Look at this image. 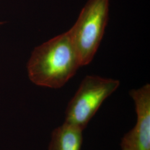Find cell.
<instances>
[{
    "label": "cell",
    "instance_id": "5",
    "mask_svg": "<svg viewBox=\"0 0 150 150\" xmlns=\"http://www.w3.org/2000/svg\"><path fill=\"white\" fill-rule=\"evenodd\" d=\"M82 131L75 125L64 122L52 132L48 150H80Z\"/></svg>",
    "mask_w": 150,
    "mask_h": 150
},
{
    "label": "cell",
    "instance_id": "6",
    "mask_svg": "<svg viewBox=\"0 0 150 150\" xmlns=\"http://www.w3.org/2000/svg\"><path fill=\"white\" fill-rule=\"evenodd\" d=\"M2 23H4L3 22H0V25H1V24H2Z\"/></svg>",
    "mask_w": 150,
    "mask_h": 150
},
{
    "label": "cell",
    "instance_id": "2",
    "mask_svg": "<svg viewBox=\"0 0 150 150\" xmlns=\"http://www.w3.org/2000/svg\"><path fill=\"white\" fill-rule=\"evenodd\" d=\"M109 0H88L67 32L81 66L89 64L100 46L108 20Z\"/></svg>",
    "mask_w": 150,
    "mask_h": 150
},
{
    "label": "cell",
    "instance_id": "3",
    "mask_svg": "<svg viewBox=\"0 0 150 150\" xmlns=\"http://www.w3.org/2000/svg\"><path fill=\"white\" fill-rule=\"evenodd\" d=\"M120 85L117 80L88 75L81 83L65 112V121L83 130L102 103Z\"/></svg>",
    "mask_w": 150,
    "mask_h": 150
},
{
    "label": "cell",
    "instance_id": "1",
    "mask_svg": "<svg viewBox=\"0 0 150 150\" xmlns=\"http://www.w3.org/2000/svg\"><path fill=\"white\" fill-rule=\"evenodd\" d=\"M81 66L68 32H64L34 49L27 64L30 80L38 86L59 88Z\"/></svg>",
    "mask_w": 150,
    "mask_h": 150
},
{
    "label": "cell",
    "instance_id": "4",
    "mask_svg": "<svg viewBox=\"0 0 150 150\" xmlns=\"http://www.w3.org/2000/svg\"><path fill=\"white\" fill-rule=\"evenodd\" d=\"M137 115L133 129L123 136L122 150H150V85L129 91Z\"/></svg>",
    "mask_w": 150,
    "mask_h": 150
}]
</instances>
